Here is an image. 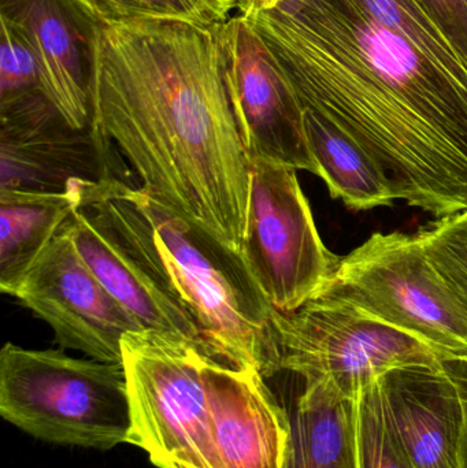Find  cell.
<instances>
[{"mask_svg":"<svg viewBox=\"0 0 467 468\" xmlns=\"http://www.w3.org/2000/svg\"><path fill=\"white\" fill-rule=\"evenodd\" d=\"M218 27L99 24L92 129L117 145L145 192L240 253L251 158Z\"/></svg>","mask_w":467,"mask_h":468,"instance_id":"1","label":"cell"},{"mask_svg":"<svg viewBox=\"0 0 467 468\" xmlns=\"http://www.w3.org/2000/svg\"><path fill=\"white\" fill-rule=\"evenodd\" d=\"M92 211L199 330L206 355L232 366L279 373L271 304L241 253L191 219L118 178L82 180Z\"/></svg>","mask_w":467,"mask_h":468,"instance_id":"2","label":"cell"},{"mask_svg":"<svg viewBox=\"0 0 467 468\" xmlns=\"http://www.w3.org/2000/svg\"><path fill=\"white\" fill-rule=\"evenodd\" d=\"M295 90L376 162L395 200L441 218L467 211V195L419 126L309 0L249 19Z\"/></svg>","mask_w":467,"mask_h":468,"instance_id":"3","label":"cell"},{"mask_svg":"<svg viewBox=\"0 0 467 468\" xmlns=\"http://www.w3.org/2000/svg\"><path fill=\"white\" fill-rule=\"evenodd\" d=\"M0 415L41 441L109 451L131 444L122 363L69 356L62 349L0 351Z\"/></svg>","mask_w":467,"mask_h":468,"instance_id":"4","label":"cell"},{"mask_svg":"<svg viewBox=\"0 0 467 468\" xmlns=\"http://www.w3.org/2000/svg\"><path fill=\"white\" fill-rule=\"evenodd\" d=\"M273 330L279 371L304 379L302 407L351 403L395 368L443 363L424 341L324 296L293 313L276 311Z\"/></svg>","mask_w":467,"mask_h":468,"instance_id":"5","label":"cell"},{"mask_svg":"<svg viewBox=\"0 0 467 468\" xmlns=\"http://www.w3.org/2000/svg\"><path fill=\"white\" fill-rule=\"evenodd\" d=\"M317 296L424 341L443 360L467 359L466 314L417 233L373 234L340 261Z\"/></svg>","mask_w":467,"mask_h":468,"instance_id":"6","label":"cell"},{"mask_svg":"<svg viewBox=\"0 0 467 468\" xmlns=\"http://www.w3.org/2000/svg\"><path fill=\"white\" fill-rule=\"evenodd\" d=\"M208 355L159 333H128L122 366L131 403V444L159 468H224L205 382Z\"/></svg>","mask_w":467,"mask_h":468,"instance_id":"7","label":"cell"},{"mask_svg":"<svg viewBox=\"0 0 467 468\" xmlns=\"http://www.w3.org/2000/svg\"><path fill=\"white\" fill-rule=\"evenodd\" d=\"M240 253L280 313H293L317 296L342 261L324 244L296 170L265 159H251Z\"/></svg>","mask_w":467,"mask_h":468,"instance_id":"8","label":"cell"},{"mask_svg":"<svg viewBox=\"0 0 467 468\" xmlns=\"http://www.w3.org/2000/svg\"><path fill=\"white\" fill-rule=\"evenodd\" d=\"M217 35L228 92L249 158L320 177L301 101L257 30L238 14L219 25Z\"/></svg>","mask_w":467,"mask_h":468,"instance_id":"9","label":"cell"},{"mask_svg":"<svg viewBox=\"0 0 467 468\" xmlns=\"http://www.w3.org/2000/svg\"><path fill=\"white\" fill-rule=\"evenodd\" d=\"M14 297L51 327L60 348L99 362L122 363V338L144 330L85 263L65 227Z\"/></svg>","mask_w":467,"mask_h":468,"instance_id":"10","label":"cell"},{"mask_svg":"<svg viewBox=\"0 0 467 468\" xmlns=\"http://www.w3.org/2000/svg\"><path fill=\"white\" fill-rule=\"evenodd\" d=\"M109 145L92 128H71L46 93L0 104V189L62 192L111 178Z\"/></svg>","mask_w":467,"mask_h":468,"instance_id":"11","label":"cell"},{"mask_svg":"<svg viewBox=\"0 0 467 468\" xmlns=\"http://www.w3.org/2000/svg\"><path fill=\"white\" fill-rule=\"evenodd\" d=\"M0 16L29 41L44 93L66 122L92 128L98 22L74 0H0Z\"/></svg>","mask_w":467,"mask_h":468,"instance_id":"12","label":"cell"},{"mask_svg":"<svg viewBox=\"0 0 467 468\" xmlns=\"http://www.w3.org/2000/svg\"><path fill=\"white\" fill-rule=\"evenodd\" d=\"M205 382L224 468H290L292 422L265 377L207 356Z\"/></svg>","mask_w":467,"mask_h":468,"instance_id":"13","label":"cell"},{"mask_svg":"<svg viewBox=\"0 0 467 468\" xmlns=\"http://www.w3.org/2000/svg\"><path fill=\"white\" fill-rule=\"evenodd\" d=\"M377 382L410 467L463 468L465 404L444 363L395 368Z\"/></svg>","mask_w":467,"mask_h":468,"instance_id":"14","label":"cell"},{"mask_svg":"<svg viewBox=\"0 0 467 468\" xmlns=\"http://www.w3.org/2000/svg\"><path fill=\"white\" fill-rule=\"evenodd\" d=\"M65 230L104 288L143 329L180 338L205 352L194 322L98 216L80 208L74 211Z\"/></svg>","mask_w":467,"mask_h":468,"instance_id":"15","label":"cell"},{"mask_svg":"<svg viewBox=\"0 0 467 468\" xmlns=\"http://www.w3.org/2000/svg\"><path fill=\"white\" fill-rule=\"evenodd\" d=\"M82 180L62 192L0 189V291L13 296L74 211Z\"/></svg>","mask_w":467,"mask_h":468,"instance_id":"16","label":"cell"},{"mask_svg":"<svg viewBox=\"0 0 467 468\" xmlns=\"http://www.w3.org/2000/svg\"><path fill=\"white\" fill-rule=\"evenodd\" d=\"M303 122L320 177L334 199L351 211L394 205L383 173L353 137L314 110L303 109Z\"/></svg>","mask_w":467,"mask_h":468,"instance_id":"17","label":"cell"},{"mask_svg":"<svg viewBox=\"0 0 467 468\" xmlns=\"http://www.w3.org/2000/svg\"><path fill=\"white\" fill-rule=\"evenodd\" d=\"M351 417L353 401L339 406L298 404L290 468H356Z\"/></svg>","mask_w":467,"mask_h":468,"instance_id":"18","label":"cell"},{"mask_svg":"<svg viewBox=\"0 0 467 468\" xmlns=\"http://www.w3.org/2000/svg\"><path fill=\"white\" fill-rule=\"evenodd\" d=\"M99 24L170 19L214 27L230 18L240 0H74Z\"/></svg>","mask_w":467,"mask_h":468,"instance_id":"19","label":"cell"},{"mask_svg":"<svg viewBox=\"0 0 467 468\" xmlns=\"http://www.w3.org/2000/svg\"><path fill=\"white\" fill-rule=\"evenodd\" d=\"M356 468H411L389 425L377 379L353 400Z\"/></svg>","mask_w":467,"mask_h":468,"instance_id":"20","label":"cell"},{"mask_svg":"<svg viewBox=\"0 0 467 468\" xmlns=\"http://www.w3.org/2000/svg\"><path fill=\"white\" fill-rule=\"evenodd\" d=\"M417 234L430 263L467 318V211L441 217L425 225Z\"/></svg>","mask_w":467,"mask_h":468,"instance_id":"21","label":"cell"},{"mask_svg":"<svg viewBox=\"0 0 467 468\" xmlns=\"http://www.w3.org/2000/svg\"><path fill=\"white\" fill-rule=\"evenodd\" d=\"M0 104L43 92L40 65L21 30L0 16Z\"/></svg>","mask_w":467,"mask_h":468,"instance_id":"22","label":"cell"},{"mask_svg":"<svg viewBox=\"0 0 467 468\" xmlns=\"http://www.w3.org/2000/svg\"><path fill=\"white\" fill-rule=\"evenodd\" d=\"M467 65V0H417Z\"/></svg>","mask_w":467,"mask_h":468,"instance_id":"23","label":"cell"},{"mask_svg":"<svg viewBox=\"0 0 467 468\" xmlns=\"http://www.w3.org/2000/svg\"><path fill=\"white\" fill-rule=\"evenodd\" d=\"M444 367L447 368L452 378L460 387L461 395H462L463 404L466 410V434L465 447H463V468H467V360L466 359H449L443 360Z\"/></svg>","mask_w":467,"mask_h":468,"instance_id":"24","label":"cell"},{"mask_svg":"<svg viewBox=\"0 0 467 468\" xmlns=\"http://www.w3.org/2000/svg\"><path fill=\"white\" fill-rule=\"evenodd\" d=\"M291 2V0H240L239 3V11L244 18L251 19L258 14L265 13V11L273 10L279 7L282 3Z\"/></svg>","mask_w":467,"mask_h":468,"instance_id":"25","label":"cell"},{"mask_svg":"<svg viewBox=\"0 0 467 468\" xmlns=\"http://www.w3.org/2000/svg\"><path fill=\"white\" fill-rule=\"evenodd\" d=\"M467 360V359H466Z\"/></svg>","mask_w":467,"mask_h":468,"instance_id":"26","label":"cell"}]
</instances>
